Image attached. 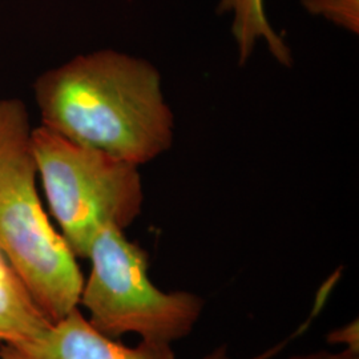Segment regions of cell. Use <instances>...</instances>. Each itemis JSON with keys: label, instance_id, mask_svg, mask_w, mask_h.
Listing matches in <instances>:
<instances>
[{"label": "cell", "instance_id": "3957f363", "mask_svg": "<svg viewBox=\"0 0 359 359\" xmlns=\"http://www.w3.org/2000/svg\"><path fill=\"white\" fill-rule=\"evenodd\" d=\"M31 151L52 216L75 256L87 258L105 226L126 231L142 215L140 167L41 124L31 130Z\"/></svg>", "mask_w": 359, "mask_h": 359}, {"label": "cell", "instance_id": "ba28073f", "mask_svg": "<svg viewBox=\"0 0 359 359\" xmlns=\"http://www.w3.org/2000/svg\"><path fill=\"white\" fill-rule=\"evenodd\" d=\"M310 321H311V317L309 318ZM305 322L297 332H295L293 335H290V337H287V338H285L283 341L281 342H278L277 345H274V346L269 347V348H266L265 351H262V353H259V354H257L255 357H252V358L249 359H271L274 358L276 355H278L281 351H283L285 347L287 346L290 342H292V339L295 338V337H298V335H301V334L305 332V329L309 326V322ZM201 359H231V355H229V348L226 345H222V346L216 347V348H213L210 353H208L206 355H204Z\"/></svg>", "mask_w": 359, "mask_h": 359}, {"label": "cell", "instance_id": "9c48e42d", "mask_svg": "<svg viewBox=\"0 0 359 359\" xmlns=\"http://www.w3.org/2000/svg\"><path fill=\"white\" fill-rule=\"evenodd\" d=\"M326 341L330 345L344 346L347 350L359 353V327L358 320L348 322L346 325L337 327L327 334Z\"/></svg>", "mask_w": 359, "mask_h": 359}, {"label": "cell", "instance_id": "8992f818", "mask_svg": "<svg viewBox=\"0 0 359 359\" xmlns=\"http://www.w3.org/2000/svg\"><path fill=\"white\" fill-rule=\"evenodd\" d=\"M51 323L0 252V344L31 341Z\"/></svg>", "mask_w": 359, "mask_h": 359}, {"label": "cell", "instance_id": "52a82bcc", "mask_svg": "<svg viewBox=\"0 0 359 359\" xmlns=\"http://www.w3.org/2000/svg\"><path fill=\"white\" fill-rule=\"evenodd\" d=\"M218 13L231 15V35L237 46L240 65L249 60L258 41H264L278 63L292 65V51L270 25L264 0H219Z\"/></svg>", "mask_w": 359, "mask_h": 359}, {"label": "cell", "instance_id": "6da1fadb", "mask_svg": "<svg viewBox=\"0 0 359 359\" xmlns=\"http://www.w3.org/2000/svg\"><path fill=\"white\" fill-rule=\"evenodd\" d=\"M41 126L142 167L170 149L175 114L151 62L111 48L77 55L34 84Z\"/></svg>", "mask_w": 359, "mask_h": 359}, {"label": "cell", "instance_id": "5b68a950", "mask_svg": "<svg viewBox=\"0 0 359 359\" xmlns=\"http://www.w3.org/2000/svg\"><path fill=\"white\" fill-rule=\"evenodd\" d=\"M0 359H177L173 347L140 341L129 347L97 332L80 309L52 322L36 338L1 344Z\"/></svg>", "mask_w": 359, "mask_h": 359}, {"label": "cell", "instance_id": "7a4b0ae2", "mask_svg": "<svg viewBox=\"0 0 359 359\" xmlns=\"http://www.w3.org/2000/svg\"><path fill=\"white\" fill-rule=\"evenodd\" d=\"M26 104L0 99V252L51 322L79 308L77 257L44 212Z\"/></svg>", "mask_w": 359, "mask_h": 359}, {"label": "cell", "instance_id": "277c9868", "mask_svg": "<svg viewBox=\"0 0 359 359\" xmlns=\"http://www.w3.org/2000/svg\"><path fill=\"white\" fill-rule=\"evenodd\" d=\"M90 276L79 305L100 333L118 339L136 334L144 342L173 345L192 333L205 301L192 292H163L149 278L147 250L124 231L105 226L90 245Z\"/></svg>", "mask_w": 359, "mask_h": 359}, {"label": "cell", "instance_id": "30bf717a", "mask_svg": "<svg viewBox=\"0 0 359 359\" xmlns=\"http://www.w3.org/2000/svg\"><path fill=\"white\" fill-rule=\"evenodd\" d=\"M287 359H359L358 351L341 348L338 351H330V350H318L314 353L308 354H298Z\"/></svg>", "mask_w": 359, "mask_h": 359}]
</instances>
